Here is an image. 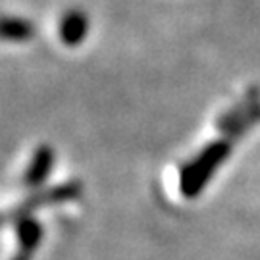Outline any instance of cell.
<instances>
[{
    "mask_svg": "<svg viewBox=\"0 0 260 260\" xmlns=\"http://www.w3.org/2000/svg\"><path fill=\"white\" fill-rule=\"evenodd\" d=\"M230 152H232L230 137L222 141H214L205 150H201L181 172V193L189 199L199 195L210 181L214 172L230 156Z\"/></svg>",
    "mask_w": 260,
    "mask_h": 260,
    "instance_id": "1",
    "label": "cell"
},
{
    "mask_svg": "<svg viewBox=\"0 0 260 260\" xmlns=\"http://www.w3.org/2000/svg\"><path fill=\"white\" fill-rule=\"evenodd\" d=\"M64 35L68 41H77V37H81L85 29V19L81 14H72L70 18L64 21Z\"/></svg>",
    "mask_w": 260,
    "mask_h": 260,
    "instance_id": "2",
    "label": "cell"
}]
</instances>
